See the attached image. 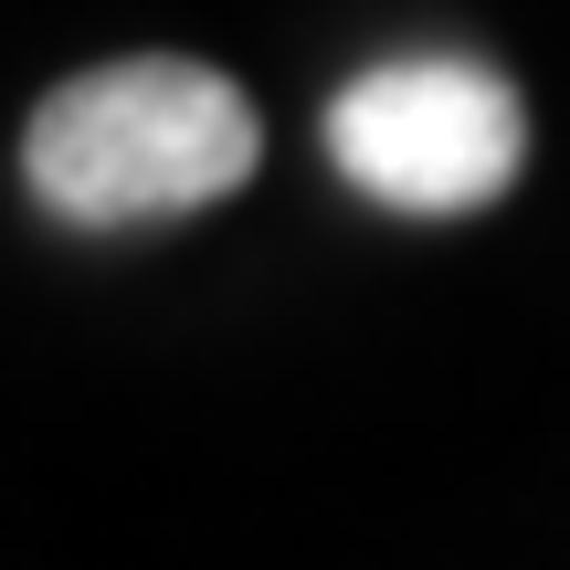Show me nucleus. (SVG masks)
Masks as SVG:
<instances>
[{
  "mask_svg": "<svg viewBox=\"0 0 570 570\" xmlns=\"http://www.w3.org/2000/svg\"><path fill=\"white\" fill-rule=\"evenodd\" d=\"M265 117L233 75L190 53H127L96 75L53 85L21 127V180L75 233H148L212 212L254 180Z\"/></svg>",
  "mask_w": 570,
  "mask_h": 570,
  "instance_id": "obj_1",
  "label": "nucleus"
},
{
  "mask_svg": "<svg viewBox=\"0 0 570 570\" xmlns=\"http://www.w3.org/2000/svg\"><path fill=\"white\" fill-rule=\"evenodd\" d=\"M327 159L348 190H370L381 212L412 223H454L487 212L529 159V106L497 63L465 53H402L370 63L327 96Z\"/></svg>",
  "mask_w": 570,
  "mask_h": 570,
  "instance_id": "obj_2",
  "label": "nucleus"
}]
</instances>
